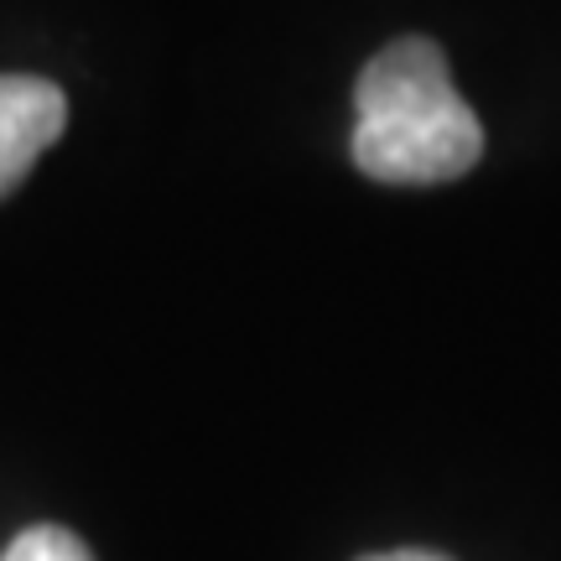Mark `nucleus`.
<instances>
[{
    "label": "nucleus",
    "mask_w": 561,
    "mask_h": 561,
    "mask_svg": "<svg viewBox=\"0 0 561 561\" xmlns=\"http://www.w3.org/2000/svg\"><path fill=\"white\" fill-rule=\"evenodd\" d=\"M354 115L348 157L375 182L437 187L473 172L483 157V125L432 37L385 42L354 83Z\"/></svg>",
    "instance_id": "f257e3e1"
},
{
    "label": "nucleus",
    "mask_w": 561,
    "mask_h": 561,
    "mask_svg": "<svg viewBox=\"0 0 561 561\" xmlns=\"http://www.w3.org/2000/svg\"><path fill=\"white\" fill-rule=\"evenodd\" d=\"M68 130V94L37 73H0V198H11Z\"/></svg>",
    "instance_id": "f03ea898"
},
{
    "label": "nucleus",
    "mask_w": 561,
    "mask_h": 561,
    "mask_svg": "<svg viewBox=\"0 0 561 561\" xmlns=\"http://www.w3.org/2000/svg\"><path fill=\"white\" fill-rule=\"evenodd\" d=\"M0 561H94V557H89V546L73 530H62V525H32V530H21L16 541L0 551Z\"/></svg>",
    "instance_id": "7ed1b4c3"
},
{
    "label": "nucleus",
    "mask_w": 561,
    "mask_h": 561,
    "mask_svg": "<svg viewBox=\"0 0 561 561\" xmlns=\"http://www.w3.org/2000/svg\"><path fill=\"white\" fill-rule=\"evenodd\" d=\"M359 561H453V557L426 551V546H396V551H375V557H359Z\"/></svg>",
    "instance_id": "20e7f679"
}]
</instances>
